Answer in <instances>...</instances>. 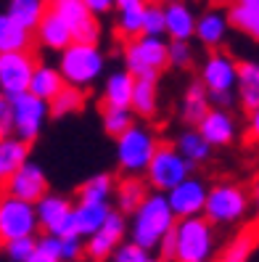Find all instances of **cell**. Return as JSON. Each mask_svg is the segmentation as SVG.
Listing matches in <instances>:
<instances>
[{
	"label": "cell",
	"instance_id": "obj_1",
	"mask_svg": "<svg viewBox=\"0 0 259 262\" xmlns=\"http://www.w3.org/2000/svg\"><path fill=\"white\" fill-rule=\"evenodd\" d=\"M177 217L175 212L170 207V199H167V193H148V199L140 204V209L132 214V230L130 236L132 241L143 246V249H159L161 238L170 233V230L175 228Z\"/></svg>",
	"mask_w": 259,
	"mask_h": 262
},
{
	"label": "cell",
	"instance_id": "obj_2",
	"mask_svg": "<svg viewBox=\"0 0 259 262\" xmlns=\"http://www.w3.org/2000/svg\"><path fill=\"white\" fill-rule=\"evenodd\" d=\"M125 67L135 80H159V74L170 67V42L161 37L140 35L125 42Z\"/></svg>",
	"mask_w": 259,
	"mask_h": 262
},
{
	"label": "cell",
	"instance_id": "obj_3",
	"mask_svg": "<svg viewBox=\"0 0 259 262\" xmlns=\"http://www.w3.org/2000/svg\"><path fill=\"white\" fill-rule=\"evenodd\" d=\"M159 138L154 130L143 125H132L125 135L116 138V164L127 175H140L148 169L154 154L159 151Z\"/></svg>",
	"mask_w": 259,
	"mask_h": 262
},
{
	"label": "cell",
	"instance_id": "obj_4",
	"mask_svg": "<svg viewBox=\"0 0 259 262\" xmlns=\"http://www.w3.org/2000/svg\"><path fill=\"white\" fill-rule=\"evenodd\" d=\"M103 67H106V58L101 48L98 45H87V42H72L61 53V61H58V69L64 74V80L77 88L93 85L103 74Z\"/></svg>",
	"mask_w": 259,
	"mask_h": 262
},
{
	"label": "cell",
	"instance_id": "obj_5",
	"mask_svg": "<svg viewBox=\"0 0 259 262\" xmlns=\"http://www.w3.org/2000/svg\"><path fill=\"white\" fill-rule=\"evenodd\" d=\"M37 228H40L37 204H29L24 199L0 191V246L16 238L35 236Z\"/></svg>",
	"mask_w": 259,
	"mask_h": 262
},
{
	"label": "cell",
	"instance_id": "obj_6",
	"mask_svg": "<svg viewBox=\"0 0 259 262\" xmlns=\"http://www.w3.org/2000/svg\"><path fill=\"white\" fill-rule=\"evenodd\" d=\"M204 88L209 90V98L215 101V106L225 109L233 103V90L238 85V64L222 51H211L201 67V77Z\"/></svg>",
	"mask_w": 259,
	"mask_h": 262
},
{
	"label": "cell",
	"instance_id": "obj_7",
	"mask_svg": "<svg viewBox=\"0 0 259 262\" xmlns=\"http://www.w3.org/2000/svg\"><path fill=\"white\" fill-rule=\"evenodd\" d=\"M191 169H193V164L177 151V146L161 143L159 151L154 154V159H151L148 169H146V180L154 191L170 193L185 178H191Z\"/></svg>",
	"mask_w": 259,
	"mask_h": 262
},
{
	"label": "cell",
	"instance_id": "obj_8",
	"mask_svg": "<svg viewBox=\"0 0 259 262\" xmlns=\"http://www.w3.org/2000/svg\"><path fill=\"white\" fill-rule=\"evenodd\" d=\"M177 249H175V262H206L215 246V233H211V223L204 214L196 217L177 220Z\"/></svg>",
	"mask_w": 259,
	"mask_h": 262
},
{
	"label": "cell",
	"instance_id": "obj_9",
	"mask_svg": "<svg viewBox=\"0 0 259 262\" xmlns=\"http://www.w3.org/2000/svg\"><path fill=\"white\" fill-rule=\"evenodd\" d=\"M249 209V193L236 183H217L215 188H209L204 217L211 225H230L238 223Z\"/></svg>",
	"mask_w": 259,
	"mask_h": 262
},
{
	"label": "cell",
	"instance_id": "obj_10",
	"mask_svg": "<svg viewBox=\"0 0 259 262\" xmlns=\"http://www.w3.org/2000/svg\"><path fill=\"white\" fill-rule=\"evenodd\" d=\"M37 67L40 64L32 51L0 53V93H6L8 98L29 93V85H32Z\"/></svg>",
	"mask_w": 259,
	"mask_h": 262
},
{
	"label": "cell",
	"instance_id": "obj_11",
	"mask_svg": "<svg viewBox=\"0 0 259 262\" xmlns=\"http://www.w3.org/2000/svg\"><path fill=\"white\" fill-rule=\"evenodd\" d=\"M11 101H13V135H19L27 143L37 141L45 119L51 117V103L37 98L35 93H21Z\"/></svg>",
	"mask_w": 259,
	"mask_h": 262
},
{
	"label": "cell",
	"instance_id": "obj_12",
	"mask_svg": "<svg viewBox=\"0 0 259 262\" xmlns=\"http://www.w3.org/2000/svg\"><path fill=\"white\" fill-rule=\"evenodd\" d=\"M51 11H56L58 16L72 27L74 42L98 45V37H101L98 16L82 3V0H51Z\"/></svg>",
	"mask_w": 259,
	"mask_h": 262
},
{
	"label": "cell",
	"instance_id": "obj_13",
	"mask_svg": "<svg viewBox=\"0 0 259 262\" xmlns=\"http://www.w3.org/2000/svg\"><path fill=\"white\" fill-rule=\"evenodd\" d=\"M37 217H40V225L45 228V233L77 236V228H74V204L66 196L48 193L45 199H40L37 202Z\"/></svg>",
	"mask_w": 259,
	"mask_h": 262
},
{
	"label": "cell",
	"instance_id": "obj_14",
	"mask_svg": "<svg viewBox=\"0 0 259 262\" xmlns=\"http://www.w3.org/2000/svg\"><path fill=\"white\" fill-rule=\"evenodd\" d=\"M206 196H209V188L204 186V180L199 178H185L175 186L167 199H170V207L175 212L177 220H185V217H196V214H204V207H206Z\"/></svg>",
	"mask_w": 259,
	"mask_h": 262
},
{
	"label": "cell",
	"instance_id": "obj_15",
	"mask_svg": "<svg viewBox=\"0 0 259 262\" xmlns=\"http://www.w3.org/2000/svg\"><path fill=\"white\" fill-rule=\"evenodd\" d=\"M3 191L16 196V199H24L29 204H37L40 199L48 196V178H45L40 164L27 162L24 167H19L16 172L11 175V180L3 186Z\"/></svg>",
	"mask_w": 259,
	"mask_h": 262
},
{
	"label": "cell",
	"instance_id": "obj_16",
	"mask_svg": "<svg viewBox=\"0 0 259 262\" xmlns=\"http://www.w3.org/2000/svg\"><path fill=\"white\" fill-rule=\"evenodd\" d=\"M122 236H125V214H122L119 209H114L109 214V220L103 223V228L98 230V233H93L87 238L85 244V254L93 259V262H103L114 257V252L119 249L122 244Z\"/></svg>",
	"mask_w": 259,
	"mask_h": 262
},
{
	"label": "cell",
	"instance_id": "obj_17",
	"mask_svg": "<svg viewBox=\"0 0 259 262\" xmlns=\"http://www.w3.org/2000/svg\"><path fill=\"white\" fill-rule=\"evenodd\" d=\"M164 19H167V35H170V40L196 37V21H199V16L191 11V6L185 0H167Z\"/></svg>",
	"mask_w": 259,
	"mask_h": 262
},
{
	"label": "cell",
	"instance_id": "obj_18",
	"mask_svg": "<svg viewBox=\"0 0 259 262\" xmlns=\"http://www.w3.org/2000/svg\"><path fill=\"white\" fill-rule=\"evenodd\" d=\"M35 35H37V42L42 45V48L58 51V53H64L69 45L74 42L72 27H69L64 19H61L56 11H48V13H45V19H42L40 27L35 29Z\"/></svg>",
	"mask_w": 259,
	"mask_h": 262
},
{
	"label": "cell",
	"instance_id": "obj_19",
	"mask_svg": "<svg viewBox=\"0 0 259 262\" xmlns=\"http://www.w3.org/2000/svg\"><path fill=\"white\" fill-rule=\"evenodd\" d=\"M230 29V19H227V11L222 8H209L204 11L199 21H196V40L206 48L217 51L220 45L225 42V35Z\"/></svg>",
	"mask_w": 259,
	"mask_h": 262
},
{
	"label": "cell",
	"instance_id": "obj_20",
	"mask_svg": "<svg viewBox=\"0 0 259 262\" xmlns=\"http://www.w3.org/2000/svg\"><path fill=\"white\" fill-rule=\"evenodd\" d=\"M199 133L211 146H227V143H233V138H236V119L230 117V112L215 106V109H209L206 117L199 122Z\"/></svg>",
	"mask_w": 259,
	"mask_h": 262
},
{
	"label": "cell",
	"instance_id": "obj_21",
	"mask_svg": "<svg viewBox=\"0 0 259 262\" xmlns=\"http://www.w3.org/2000/svg\"><path fill=\"white\" fill-rule=\"evenodd\" d=\"M114 11H116V32L125 40L143 35L148 0H116Z\"/></svg>",
	"mask_w": 259,
	"mask_h": 262
},
{
	"label": "cell",
	"instance_id": "obj_22",
	"mask_svg": "<svg viewBox=\"0 0 259 262\" xmlns=\"http://www.w3.org/2000/svg\"><path fill=\"white\" fill-rule=\"evenodd\" d=\"M29 162V143L21 141L19 135L0 138V188L11 180V175L19 167Z\"/></svg>",
	"mask_w": 259,
	"mask_h": 262
},
{
	"label": "cell",
	"instance_id": "obj_23",
	"mask_svg": "<svg viewBox=\"0 0 259 262\" xmlns=\"http://www.w3.org/2000/svg\"><path fill=\"white\" fill-rule=\"evenodd\" d=\"M148 180L138 178V175H125L119 183H116V191H114V199H116V209L122 214H135L140 209V204L148 199Z\"/></svg>",
	"mask_w": 259,
	"mask_h": 262
},
{
	"label": "cell",
	"instance_id": "obj_24",
	"mask_svg": "<svg viewBox=\"0 0 259 262\" xmlns=\"http://www.w3.org/2000/svg\"><path fill=\"white\" fill-rule=\"evenodd\" d=\"M135 77L122 69L106 77L103 82V106H116V109H130L132 106V93H135Z\"/></svg>",
	"mask_w": 259,
	"mask_h": 262
},
{
	"label": "cell",
	"instance_id": "obj_25",
	"mask_svg": "<svg viewBox=\"0 0 259 262\" xmlns=\"http://www.w3.org/2000/svg\"><path fill=\"white\" fill-rule=\"evenodd\" d=\"M114 209L109 207V202H101V204H93V202H77L74 204V228H77V236H93L103 228V223L109 220V214Z\"/></svg>",
	"mask_w": 259,
	"mask_h": 262
},
{
	"label": "cell",
	"instance_id": "obj_26",
	"mask_svg": "<svg viewBox=\"0 0 259 262\" xmlns=\"http://www.w3.org/2000/svg\"><path fill=\"white\" fill-rule=\"evenodd\" d=\"M209 90L204 88V82H191L188 90H185V96H182L180 101V119L185 122L188 127H199V122L206 117V112L211 109L209 106Z\"/></svg>",
	"mask_w": 259,
	"mask_h": 262
},
{
	"label": "cell",
	"instance_id": "obj_27",
	"mask_svg": "<svg viewBox=\"0 0 259 262\" xmlns=\"http://www.w3.org/2000/svg\"><path fill=\"white\" fill-rule=\"evenodd\" d=\"M238 101L246 112L259 109V61L238 64Z\"/></svg>",
	"mask_w": 259,
	"mask_h": 262
},
{
	"label": "cell",
	"instance_id": "obj_28",
	"mask_svg": "<svg viewBox=\"0 0 259 262\" xmlns=\"http://www.w3.org/2000/svg\"><path fill=\"white\" fill-rule=\"evenodd\" d=\"M32 48V32L21 27L11 13H0V53L29 51Z\"/></svg>",
	"mask_w": 259,
	"mask_h": 262
},
{
	"label": "cell",
	"instance_id": "obj_29",
	"mask_svg": "<svg viewBox=\"0 0 259 262\" xmlns=\"http://www.w3.org/2000/svg\"><path fill=\"white\" fill-rule=\"evenodd\" d=\"M256 246H259V223H251L243 230H238L236 238L222 249L217 262H246Z\"/></svg>",
	"mask_w": 259,
	"mask_h": 262
},
{
	"label": "cell",
	"instance_id": "obj_30",
	"mask_svg": "<svg viewBox=\"0 0 259 262\" xmlns=\"http://www.w3.org/2000/svg\"><path fill=\"white\" fill-rule=\"evenodd\" d=\"M48 11H51V0H11L6 13H11L29 32H35Z\"/></svg>",
	"mask_w": 259,
	"mask_h": 262
},
{
	"label": "cell",
	"instance_id": "obj_31",
	"mask_svg": "<svg viewBox=\"0 0 259 262\" xmlns=\"http://www.w3.org/2000/svg\"><path fill=\"white\" fill-rule=\"evenodd\" d=\"M66 88V80L64 74H61V69H53V67H37L35 69V77H32V85H29V93H35L37 98L42 101H53L61 90Z\"/></svg>",
	"mask_w": 259,
	"mask_h": 262
},
{
	"label": "cell",
	"instance_id": "obj_32",
	"mask_svg": "<svg viewBox=\"0 0 259 262\" xmlns=\"http://www.w3.org/2000/svg\"><path fill=\"white\" fill-rule=\"evenodd\" d=\"M177 151L185 157L191 164H201V162H206L209 159V154H211V146L206 138L199 133V127H193V130H185V133H180V138H177Z\"/></svg>",
	"mask_w": 259,
	"mask_h": 262
},
{
	"label": "cell",
	"instance_id": "obj_33",
	"mask_svg": "<svg viewBox=\"0 0 259 262\" xmlns=\"http://www.w3.org/2000/svg\"><path fill=\"white\" fill-rule=\"evenodd\" d=\"M114 191H116L114 178H111L109 172H98V175L87 178V180L82 183L80 191H77V196H80V202L101 204V202H109V199L114 196Z\"/></svg>",
	"mask_w": 259,
	"mask_h": 262
},
{
	"label": "cell",
	"instance_id": "obj_34",
	"mask_svg": "<svg viewBox=\"0 0 259 262\" xmlns=\"http://www.w3.org/2000/svg\"><path fill=\"white\" fill-rule=\"evenodd\" d=\"M227 19H230V27H236L241 35H246V37L259 42V13L254 8L236 0V3L227 8Z\"/></svg>",
	"mask_w": 259,
	"mask_h": 262
},
{
	"label": "cell",
	"instance_id": "obj_35",
	"mask_svg": "<svg viewBox=\"0 0 259 262\" xmlns=\"http://www.w3.org/2000/svg\"><path fill=\"white\" fill-rule=\"evenodd\" d=\"M156 106H159L156 82L154 80H138V82H135V93H132V106H130V109L138 117L151 119L156 114Z\"/></svg>",
	"mask_w": 259,
	"mask_h": 262
},
{
	"label": "cell",
	"instance_id": "obj_36",
	"mask_svg": "<svg viewBox=\"0 0 259 262\" xmlns=\"http://www.w3.org/2000/svg\"><path fill=\"white\" fill-rule=\"evenodd\" d=\"M85 109V90L77 85H69L51 101V117H66V114H77Z\"/></svg>",
	"mask_w": 259,
	"mask_h": 262
},
{
	"label": "cell",
	"instance_id": "obj_37",
	"mask_svg": "<svg viewBox=\"0 0 259 262\" xmlns=\"http://www.w3.org/2000/svg\"><path fill=\"white\" fill-rule=\"evenodd\" d=\"M135 125V112L132 109H116V106H103V130L111 138L125 135Z\"/></svg>",
	"mask_w": 259,
	"mask_h": 262
},
{
	"label": "cell",
	"instance_id": "obj_38",
	"mask_svg": "<svg viewBox=\"0 0 259 262\" xmlns=\"http://www.w3.org/2000/svg\"><path fill=\"white\" fill-rule=\"evenodd\" d=\"M143 35H151V37H161V35H167L164 6L148 3V11H146V24H143Z\"/></svg>",
	"mask_w": 259,
	"mask_h": 262
},
{
	"label": "cell",
	"instance_id": "obj_39",
	"mask_svg": "<svg viewBox=\"0 0 259 262\" xmlns=\"http://www.w3.org/2000/svg\"><path fill=\"white\" fill-rule=\"evenodd\" d=\"M6 254L13 259V262H27L29 257H32L37 252V238L35 236H27V238H16V241H11L3 246Z\"/></svg>",
	"mask_w": 259,
	"mask_h": 262
},
{
	"label": "cell",
	"instance_id": "obj_40",
	"mask_svg": "<svg viewBox=\"0 0 259 262\" xmlns=\"http://www.w3.org/2000/svg\"><path fill=\"white\" fill-rule=\"evenodd\" d=\"M193 64V45L188 40H170V67L185 69Z\"/></svg>",
	"mask_w": 259,
	"mask_h": 262
},
{
	"label": "cell",
	"instance_id": "obj_41",
	"mask_svg": "<svg viewBox=\"0 0 259 262\" xmlns=\"http://www.w3.org/2000/svg\"><path fill=\"white\" fill-rule=\"evenodd\" d=\"M151 259V254H148V249H143V246H138V244H122L119 249L114 252V262H148Z\"/></svg>",
	"mask_w": 259,
	"mask_h": 262
},
{
	"label": "cell",
	"instance_id": "obj_42",
	"mask_svg": "<svg viewBox=\"0 0 259 262\" xmlns=\"http://www.w3.org/2000/svg\"><path fill=\"white\" fill-rule=\"evenodd\" d=\"M13 135V101L0 93V138Z\"/></svg>",
	"mask_w": 259,
	"mask_h": 262
},
{
	"label": "cell",
	"instance_id": "obj_43",
	"mask_svg": "<svg viewBox=\"0 0 259 262\" xmlns=\"http://www.w3.org/2000/svg\"><path fill=\"white\" fill-rule=\"evenodd\" d=\"M246 138H249V143L259 146V109L249 112V127H246Z\"/></svg>",
	"mask_w": 259,
	"mask_h": 262
},
{
	"label": "cell",
	"instance_id": "obj_44",
	"mask_svg": "<svg viewBox=\"0 0 259 262\" xmlns=\"http://www.w3.org/2000/svg\"><path fill=\"white\" fill-rule=\"evenodd\" d=\"M82 3L96 13V16H101V13H109V11H114V6H116V0H82Z\"/></svg>",
	"mask_w": 259,
	"mask_h": 262
},
{
	"label": "cell",
	"instance_id": "obj_45",
	"mask_svg": "<svg viewBox=\"0 0 259 262\" xmlns=\"http://www.w3.org/2000/svg\"><path fill=\"white\" fill-rule=\"evenodd\" d=\"M27 262H61L58 257H53V254H48V252H42V249H37L32 257H29Z\"/></svg>",
	"mask_w": 259,
	"mask_h": 262
},
{
	"label": "cell",
	"instance_id": "obj_46",
	"mask_svg": "<svg viewBox=\"0 0 259 262\" xmlns=\"http://www.w3.org/2000/svg\"><path fill=\"white\" fill-rule=\"evenodd\" d=\"M251 202L256 207V217H259V178L254 180V186H251Z\"/></svg>",
	"mask_w": 259,
	"mask_h": 262
},
{
	"label": "cell",
	"instance_id": "obj_47",
	"mask_svg": "<svg viewBox=\"0 0 259 262\" xmlns=\"http://www.w3.org/2000/svg\"><path fill=\"white\" fill-rule=\"evenodd\" d=\"M243 6H249V8H254L256 13H259V0H241Z\"/></svg>",
	"mask_w": 259,
	"mask_h": 262
},
{
	"label": "cell",
	"instance_id": "obj_48",
	"mask_svg": "<svg viewBox=\"0 0 259 262\" xmlns=\"http://www.w3.org/2000/svg\"><path fill=\"white\" fill-rule=\"evenodd\" d=\"M148 3H156V6H164V3H167V0H148Z\"/></svg>",
	"mask_w": 259,
	"mask_h": 262
}]
</instances>
